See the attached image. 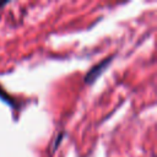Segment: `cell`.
I'll list each match as a JSON object with an SVG mask.
<instances>
[{
	"label": "cell",
	"instance_id": "6da1fadb",
	"mask_svg": "<svg viewBox=\"0 0 157 157\" xmlns=\"http://www.w3.org/2000/svg\"><path fill=\"white\" fill-rule=\"evenodd\" d=\"M110 61H112V56H110V58H105L104 60H102L101 63H98L97 65H94V66L90 70V72L86 75L85 82L91 83V82H93L96 78H98V76L107 69V66L110 64Z\"/></svg>",
	"mask_w": 157,
	"mask_h": 157
}]
</instances>
